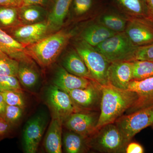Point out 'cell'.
Wrapping results in <instances>:
<instances>
[{"instance_id":"cell-25","label":"cell","mask_w":153,"mask_h":153,"mask_svg":"<svg viewBox=\"0 0 153 153\" xmlns=\"http://www.w3.org/2000/svg\"><path fill=\"white\" fill-rule=\"evenodd\" d=\"M131 17L147 19L146 7L145 0H114Z\"/></svg>"},{"instance_id":"cell-24","label":"cell","mask_w":153,"mask_h":153,"mask_svg":"<svg viewBox=\"0 0 153 153\" xmlns=\"http://www.w3.org/2000/svg\"><path fill=\"white\" fill-rule=\"evenodd\" d=\"M19 8L0 7V28L4 30H10L22 25L19 16Z\"/></svg>"},{"instance_id":"cell-5","label":"cell","mask_w":153,"mask_h":153,"mask_svg":"<svg viewBox=\"0 0 153 153\" xmlns=\"http://www.w3.org/2000/svg\"><path fill=\"white\" fill-rule=\"evenodd\" d=\"M75 50L85 62L93 80L102 85L108 84L107 74L111 63L106 58L82 40L76 43Z\"/></svg>"},{"instance_id":"cell-39","label":"cell","mask_w":153,"mask_h":153,"mask_svg":"<svg viewBox=\"0 0 153 153\" xmlns=\"http://www.w3.org/2000/svg\"><path fill=\"white\" fill-rule=\"evenodd\" d=\"M7 105L5 102L1 91H0V117H3L6 106Z\"/></svg>"},{"instance_id":"cell-8","label":"cell","mask_w":153,"mask_h":153,"mask_svg":"<svg viewBox=\"0 0 153 153\" xmlns=\"http://www.w3.org/2000/svg\"><path fill=\"white\" fill-rule=\"evenodd\" d=\"M47 117L38 114L30 119L23 130V148L25 152L35 153L38 151L47 125Z\"/></svg>"},{"instance_id":"cell-26","label":"cell","mask_w":153,"mask_h":153,"mask_svg":"<svg viewBox=\"0 0 153 153\" xmlns=\"http://www.w3.org/2000/svg\"><path fill=\"white\" fill-rule=\"evenodd\" d=\"M132 62V80H142L153 76V61L136 60Z\"/></svg>"},{"instance_id":"cell-35","label":"cell","mask_w":153,"mask_h":153,"mask_svg":"<svg viewBox=\"0 0 153 153\" xmlns=\"http://www.w3.org/2000/svg\"><path fill=\"white\" fill-rule=\"evenodd\" d=\"M126 153H143L144 152L143 148L140 144L137 143H129L126 146L125 149Z\"/></svg>"},{"instance_id":"cell-16","label":"cell","mask_w":153,"mask_h":153,"mask_svg":"<svg viewBox=\"0 0 153 153\" xmlns=\"http://www.w3.org/2000/svg\"><path fill=\"white\" fill-rule=\"evenodd\" d=\"M93 81L71 74L63 66H60L57 68L53 82V85L68 93V91L74 89L87 87Z\"/></svg>"},{"instance_id":"cell-27","label":"cell","mask_w":153,"mask_h":153,"mask_svg":"<svg viewBox=\"0 0 153 153\" xmlns=\"http://www.w3.org/2000/svg\"><path fill=\"white\" fill-rule=\"evenodd\" d=\"M128 20L116 14H105L100 19L101 24L115 33L124 32Z\"/></svg>"},{"instance_id":"cell-18","label":"cell","mask_w":153,"mask_h":153,"mask_svg":"<svg viewBox=\"0 0 153 153\" xmlns=\"http://www.w3.org/2000/svg\"><path fill=\"white\" fill-rule=\"evenodd\" d=\"M62 64L69 73L93 80L85 62L76 50L68 52L63 59Z\"/></svg>"},{"instance_id":"cell-22","label":"cell","mask_w":153,"mask_h":153,"mask_svg":"<svg viewBox=\"0 0 153 153\" xmlns=\"http://www.w3.org/2000/svg\"><path fill=\"white\" fill-rule=\"evenodd\" d=\"M47 14V11L41 6H23L19 8V19L22 25L44 22Z\"/></svg>"},{"instance_id":"cell-2","label":"cell","mask_w":153,"mask_h":153,"mask_svg":"<svg viewBox=\"0 0 153 153\" xmlns=\"http://www.w3.org/2000/svg\"><path fill=\"white\" fill-rule=\"evenodd\" d=\"M74 35L71 31H58L27 46V52L40 66L48 67L55 62Z\"/></svg>"},{"instance_id":"cell-12","label":"cell","mask_w":153,"mask_h":153,"mask_svg":"<svg viewBox=\"0 0 153 153\" xmlns=\"http://www.w3.org/2000/svg\"><path fill=\"white\" fill-rule=\"evenodd\" d=\"M67 93L80 110L92 109L96 107L99 102L100 103L101 85L93 80L87 87L74 89Z\"/></svg>"},{"instance_id":"cell-7","label":"cell","mask_w":153,"mask_h":153,"mask_svg":"<svg viewBox=\"0 0 153 153\" xmlns=\"http://www.w3.org/2000/svg\"><path fill=\"white\" fill-rule=\"evenodd\" d=\"M46 98L52 116L60 118L63 121L72 114L81 111L74 105L68 94L56 85L49 86Z\"/></svg>"},{"instance_id":"cell-21","label":"cell","mask_w":153,"mask_h":153,"mask_svg":"<svg viewBox=\"0 0 153 153\" xmlns=\"http://www.w3.org/2000/svg\"><path fill=\"white\" fill-rule=\"evenodd\" d=\"M88 138L71 131H66L63 134L62 140L65 152L68 153L85 152L89 149Z\"/></svg>"},{"instance_id":"cell-20","label":"cell","mask_w":153,"mask_h":153,"mask_svg":"<svg viewBox=\"0 0 153 153\" xmlns=\"http://www.w3.org/2000/svg\"><path fill=\"white\" fill-rule=\"evenodd\" d=\"M73 0H56L47 22L51 31L60 30L64 23Z\"/></svg>"},{"instance_id":"cell-32","label":"cell","mask_w":153,"mask_h":153,"mask_svg":"<svg viewBox=\"0 0 153 153\" xmlns=\"http://www.w3.org/2000/svg\"><path fill=\"white\" fill-rule=\"evenodd\" d=\"M136 60L153 61V43L146 46L138 47L133 61Z\"/></svg>"},{"instance_id":"cell-36","label":"cell","mask_w":153,"mask_h":153,"mask_svg":"<svg viewBox=\"0 0 153 153\" xmlns=\"http://www.w3.org/2000/svg\"><path fill=\"white\" fill-rule=\"evenodd\" d=\"M24 0H0V7L20 8L23 6Z\"/></svg>"},{"instance_id":"cell-11","label":"cell","mask_w":153,"mask_h":153,"mask_svg":"<svg viewBox=\"0 0 153 153\" xmlns=\"http://www.w3.org/2000/svg\"><path fill=\"white\" fill-rule=\"evenodd\" d=\"M99 116L93 113L81 111L66 117L63 121V125L68 130L89 137L97 131Z\"/></svg>"},{"instance_id":"cell-29","label":"cell","mask_w":153,"mask_h":153,"mask_svg":"<svg viewBox=\"0 0 153 153\" xmlns=\"http://www.w3.org/2000/svg\"><path fill=\"white\" fill-rule=\"evenodd\" d=\"M24 108L7 105L3 118L13 127L19 124L23 117Z\"/></svg>"},{"instance_id":"cell-31","label":"cell","mask_w":153,"mask_h":153,"mask_svg":"<svg viewBox=\"0 0 153 153\" xmlns=\"http://www.w3.org/2000/svg\"><path fill=\"white\" fill-rule=\"evenodd\" d=\"M16 90H22L17 76L0 75V91Z\"/></svg>"},{"instance_id":"cell-10","label":"cell","mask_w":153,"mask_h":153,"mask_svg":"<svg viewBox=\"0 0 153 153\" xmlns=\"http://www.w3.org/2000/svg\"><path fill=\"white\" fill-rule=\"evenodd\" d=\"M50 31L48 22L44 21L31 25H19L5 31L27 47L42 40Z\"/></svg>"},{"instance_id":"cell-9","label":"cell","mask_w":153,"mask_h":153,"mask_svg":"<svg viewBox=\"0 0 153 153\" xmlns=\"http://www.w3.org/2000/svg\"><path fill=\"white\" fill-rule=\"evenodd\" d=\"M125 32L137 47L153 43V23L146 18L131 17Z\"/></svg>"},{"instance_id":"cell-6","label":"cell","mask_w":153,"mask_h":153,"mask_svg":"<svg viewBox=\"0 0 153 153\" xmlns=\"http://www.w3.org/2000/svg\"><path fill=\"white\" fill-rule=\"evenodd\" d=\"M114 123L128 144L137 134L153 125V105L122 116Z\"/></svg>"},{"instance_id":"cell-1","label":"cell","mask_w":153,"mask_h":153,"mask_svg":"<svg viewBox=\"0 0 153 153\" xmlns=\"http://www.w3.org/2000/svg\"><path fill=\"white\" fill-rule=\"evenodd\" d=\"M100 112L96 130L116 120L129 108L137 99V94L123 90L109 84L101 85Z\"/></svg>"},{"instance_id":"cell-14","label":"cell","mask_w":153,"mask_h":153,"mask_svg":"<svg viewBox=\"0 0 153 153\" xmlns=\"http://www.w3.org/2000/svg\"><path fill=\"white\" fill-rule=\"evenodd\" d=\"M132 61L112 62L108 69V84L123 90H128L129 82L132 80Z\"/></svg>"},{"instance_id":"cell-30","label":"cell","mask_w":153,"mask_h":153,"mask_svg":"<svg viewBox=\"0 0 153 153\" xmlns=\"http://www.w3.org/2000/svg\"><path fill=\"white\" fill-rule=\"evenodd\" d=\"M7 105L25 107L26 102L22 90H8L1 91Z\"/></svg>"},{"instance_id":"cell-4","label":"cell","mask_w":153,"mask_h":153,"mask_svg":"<svg viewBox=\"0 0 153 153\" xmlns=\"http://www.w3.org/2000/svg\"><path fill=\"white\" fill-rule=\"evenodd\" d=\"M110 63L133 61L138 47L135 46L125 32L116 33L94 47Z\"/></svg>"},{"instance_id":"cell-19","label":"cell","mask_w":153,"mask_h":153,"mask_svg":"<svg viewBox=\"0 0 153 153\" xmlns=\"http://www.w3.org/2000/svg\"><path fill=\"white\" fill-rule=\"evenodd\" d=\"M116 33L100 23L88 27L82 32L81 38L88 44L95 47Z\"/></svg>"},{"instance_id":"cell-23","label":"cell","mask_w":153,"mask_h":153,"mask_svg":"<svg viewBox=\"0 0 153 153\" xmlns=\"http://www.w3.org/2000/svg\"><path fill=\"white\" fill-rule=\"evenodd\" d=\"M33 64V60L19 62L17 77L20 83L28 88L34 87L39 80V75Z\"/></svg>"},{"instance_id":"cell-17","label":"cell","mask_w":153,"mask_h":153,"mask_svg":"<svg viewBox=\"0 0 153 153\" xmlns=\"http://www.w3.org/2000/svg\"><path fill=\"white\" fill-rule=\"evenodd\" d=\"M63 122L60 118L52 116L44 140V149L47 153L62 152Z\"/></svg>"},{"instance_id":"cell-28","label":"cell","mask_w":153,"mask_h":153,"mask_svg":"<svg viewBox=\"0 0 153 153\" xmlns=\"http://www.w3.org/2000/svg\"><path fill=\"white\" fill-rule=\"evenodd\" d=\"M19 62L0 51V75L17 76Z\"/></svg>"},{"instance_id":"cell-3","label":"cell","mask_w":153,"mask_h":153,"mask_svg":"<svg viewBox=\"0 0 153 153\" xmlns=\"http://www.w3.org/2000/svg\"><path fill=\"white\" fill-rule=\"evenodd\" d=\"M89 149L101 153H117L125 151L128 144L115 123L108 124L88 138Z\"/></svg>"},{"instance_id":"cell-37","label":"cell","mask_w":153,"mask_h":153,"mask_svg":"<svg viewBox=\"0 0 153 153\" xmlns=\"http://www.w3.org/2000/svg\"><path fill=\"white\" fill-rule=\"evenodd\" d=\"M147 14V19L153 23V0H145Z\"/></svg>"},{"instance_id":"cell-15","label":"cell","mask_w":153,"mask_h":153,"mask_svg":"<svg viewBox=\"0 0 153 153\" xmlns=\"http://www.w3.org/2000/svg\"><path fill=\"white\" fill-rule=\"evenodd\" d=\"M0 51L19 62L32 61L26 47L0 28Z\"/></svg>"},{"instance_id":"cell-13","label":"cell","mask_w":153,"mask_h":153,"mask_svg":"<svg viewBox=\"0 0 153 153\" xmlns=\"http://www.w3.org/2000/svg\"><path fill=\"white\" fill-rule=\"evenodd\" d=\"M128 90L136 93L138 98L126 111L127 114L153 105V76L142 80H132Z\"/></svg>"},{"instance_id":"cell-33","label":"cell","mask_w":153,"mask_h":153,"mask_svg":"<svg viewBox=\"0 0 153 153\" xmlns=\"http://www.w3.org/2000/svg\"><path fill=\"white\" fill-rule=\"evenodd\" d=\"M74 13L81 16L90 10L93 5V0H73Z\"/></svg>"},{"instance_id":"cell-38","label":"cell","mask_w":153,"mask_h":153,"mask_svg":"<svg viewBox=\"0 0 153 153\" xmlns=\"http://www.w3.org/2000/svg\"><path fill=\"white\" fill-rule=\"evenodd\" d=\"M49 1V0H24L23 6L39 5L43 6L47 4Z\"/></svg>"},{"instance_id":"cell-34","label":"cell","mask_w":153,"mask_h":153,"mask_svg":"<svg viewBox=\"0 0 153 153\" xmlns=\"http://www.w3.org/2000/svg\"><path fill=\"white\" fill-rule=\"evenodd\" d=\"M13 128L4 118L0 117V141L10 135Z\"/></svg>"}]
</instances>
